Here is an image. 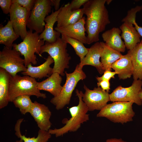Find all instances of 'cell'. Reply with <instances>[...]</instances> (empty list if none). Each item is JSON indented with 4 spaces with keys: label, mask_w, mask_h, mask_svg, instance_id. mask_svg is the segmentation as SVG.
Listing matches in <instances>:
<instances>
[{
    "label": "cell",
    "mask_w": 142,
    "mask_h": 142,
    "mask_svg": "<svg viewBox=\"0 0 142 142\" xmlns=\"http://www.w3.org/2000/svg\"><path fill=\"white\" fill-rule=\"evenodd\" d=\"M11 75L0 68V109L7 106L9 102V93Z\"/></svg>",
    "instance_id": "obj_24"
},
{
    "label": "cell",
    "mask_w": 142,
    "mask_h": 142,
    "mask_svg": "<svg viewBox=\"0 0 142 142\" xmlns=\"http://www.w3.org/2000/svg\"><path fill=\"white\" fill-rule=\"evenodd\" d=\"M139 96L140 99L142 101V89L139 92Z\"/></svg>",
    "instance_id": "obj_38"
},
{
    "label": "cell",
    "mask_w": 142,
    "mask_h": 142,
    "mask_svg": "<svg viewBox=\"0 0 142 142\" xmlns=\"http://www.w3.org/2000/svg\"><path fill=\"white\" fill-rule=\"evenodd\" d=\"M61 38L67 43L70 44L74 48L77 55L82 61L88 53L89 48L85 47L83 44L75 39L64 35H61Z\"/></svg>",
    "instance_id": "obj_28"
},
{
    "label": "cell",
    "mask_w": 142,
    "mask_h": 142,
    "mask_svg": "<svg viewBox=\"0 0 142 142\" xmlns=\"http://www.w3.org/2000/svg\"><path fill=\"white\" fill-rule=\"evenodd\" d=\"M123 22L119 28L122 32L121 37L124 40L126 48L131 50L141 42V36L129 20L124 18L122 20Z\"/></svg>",
    "instance_id": "obj_17"
},
{
    "label": "cell",
    "mask_w": 142,
    "mask_h": 142,
    "mask_svg": "<svg viewBox=\"0 0 142 142\" xmlns=\"http://www.w3.org/2000/svg\"><path fill=\"white\" fill-rule=\"evenodd\" d=\"M121 32L119 28L113 27L104 32L102 37L105 43L109 47L120 52H124L126 47L120 35Z\"/></svg>",
    "instance_id": "obj_20"
},
{
    "label": "cell",
    "mask_w": 142,
    "mask_h": 142,
    "mask_svg": "<svg viewBox=\"0 0 142 142\" xmlns=\"http://www.w3.org/2000/svg\"><path fill=\"white\" fill-rule=\"evenodd\" d=\"M62 79L59 73H54L46 79L37 82V87L40 90L47 91L55 97L59 95L62 89L61 84Z\"/></svg>",
    "instance_id": "obj_21"
},
{
    "label": "cell",
    "mask_w": 142,
    "mask_h": 142,
    "mask_svg": "<svg viewBox=\"0 0 142 142\" xmlns=\"http://www.w3.org/2000/svg\"><path fill=\"white\" fill-rule=\"evenodd\" d=\"M112 1L111 0H106V3L108 5H109Z\"/></svg>",
    "instance_id": "obj_39"
},
{
    "label": "cell",
    "mask_w": 142,
    "mask_h": 142,
    "mask_svg": "<svg viewBox=\"0 0 142 142\" xmlns=\"http://www.w3.org/2000/svg\"><path fill=\"white\" fill-rule=\"evenodd\" d=\"M132 102H114L106 105L97 114L98 117H105L114 123L122 124L132 121L135 115Z\"/></svg>",
    "instance_id": "obj_5"
},
{
    "label": "cell",
    "mask_w": 142,
    "mask_h": 142,
    "mask_svg": "<svg viewBox=\"0 0 142 142\" xmlns=\"http://www.w3.org/2000/svg\"><path fill=\"white\" fill-rule=\"evenodd\" d=\"M111 68L118 75L120 79H125L131 77L133 74V67L129 54L122 55L111 65Z\"/></svg>",
    "instance_id": "obj_22"
},
{
    "label": "cell",
    "mask_w": 142,
    "mask_h": 142,
    "mask_svg": "<svg viewBox=\"0 0 142 142\" xmlns=\"http://www.w3.org/2000/svg\"><path fill=\"white\" fill-rule=\"evenodd\" d=\"M20 53L13 49L4 47L0 51V68H3L14 76L17 73L25 71L27 69L24 59Z\"/></svg>",
    "instance_id": "obj_9"
},
{
    "label": "cell",
    "mask_w": 142,
    "mask_h": 142,
    "mask_svg": "<svg viewBox=\"0 0 142 142\" xmlns=\"http://www.w3.org/2000/svg\"><path fill=\"white\" fill-rule=\"evenodd\" d=\"M88 0H73L70 3V7L71 10L74 11L80 9L82 6H84Z\"/></svg>",
    "instance_id": "obj_34"
},
{
    "label": "cell",
    "mask_w": 142,
    "mask_h": 142,
    "mask_svg": "<svg viewBox=\"0 0 142 142\" xmlns=\"http://www.w3.org/2000/svg\"><path fill=\"white\" fill-rule=\"evenodd\" d=\"M23 119H18L15 124L14 130L15 135L19 138L23 140V142H47L51 137V134L48 131L39 129L38 132L37 137H27L22 135L20 131V126L23 120Z\"/></svg>",
    "instance_id": "obj_27"
},
{
    "label": "cell",
    "mask_w": 142,
    "mask_h": 142,
    "mask_svg": "<svg viewBox=\"0 0 142 142\" xmlns=\"http://www.w3.org/2000/svg\"><path fill=\"white\" fill-rule=\"evenodd\" d=\"M31 96L22 95L17 97L13 101L16 107L18 108L21 113L25 114L29 113L33 106V102L30 98Z\"/></svg>",
    "instance_id": "obj_29"
},
{
    "label": "cell",
    "mask_w": 142,
    "mask_h": 142,
    "mask_svg": "<svg viewBox=\"0 0 142 142\" xmlns=\"http://www.w3.org/2000/svg\"><path fill=\"white\" fill-rule=\"evenodd\" d=\"M50 0H36L27 21V27L38 34L44 31L45 19L52 11Z\"/></svg>",
    "instance_id": "obj_8"
},
{
    "label": "cell",
    "mask_w": 142,
    "mask_h": 142,
    "mask_svg": "<svg viewBox=\"0 0 142 142\" xmlns=\"http://www.w3.org/2000/svg\"><path fill=\"white\" fill-rule=\"evenodd\" d=\"M36 1V0H12V3H16L19 6L25 8L27 11L29 18Z\"/></svg>",
    "instance_id": "obj_30"
},
{
    "label": "cell",
    "mask_w": 142,
    "mask_h": 142,
    "mask_svg": "<svg viewBox=\"0 0 142 142\" xmlns=\"http://www.w3.org/2000/svg\"><path fill=\"white\" fill-rule=\"evenodd\" d=\"M130 55L133 67L134 80H142V41L128 52Z\"/></svg>",
    "instance_id": "obj_23"
},
{
    "label": "cell",
    "mask_w": 142,
    "mask_h": 142,
    "mask_svg": "<svg viewBox=\"0 0 142 142\" xmlns=\"http://www.w3.org/2000/svg\"><path fill=\"white\" fill-rule=\"evenodd\" d=\"M35 79L28 75L18 74L11 77L9 93V102H13L17 97L22 95H34L37 98L45 99V93H41L37 87Z\"/></svg>",
    "instance_id": "obj_4"
},
{
    "label": "cell",
    "mask_w": 142,
    "mask_h": 142,
    "mask_svg": "<svg viewBox=\"0 0 142 142\" xmlns=\"http://www.w3.org/2000/svg\"><path fill=\"white\" fill-rule=\"evenodd\" d=\"M19 37L15 32L10 20L4 26L0 24V44L4 45L6 47L12 49L13 42Z\"/></svg>",
    "instance_id": "obj_26"
},
{
    "label": "cell",
    "mask_w": 142,
    "mask_h": 142,
    "mask_svg": "<svg viewBox=\"0 0 142 142\" xmlns=\"http://www.w3.org/2000/svg\"><path fill=\"white\" fill-rule=\"evenodd\" d=\"M61 7L57 11H52L51 14L47 16L44 22H46L44 29L42 33L39 35V38L43 40L45 42L52 43L55 42L60 37V34L54 29L55 23L57 21V17Z\"/></svg>",
    "instance_id": "obj_18"
},
{
    "label": "cell",
    "mask_w": 142,
    "mask_h": 142,
    "mask_svg": "<svg viewBox=\"0 0 142 142\" xmlns=\"http://www.w3.org/2000/svg\"><path fill=\"white\" fill-rule=\"evenodd\" d=\"M15 142H23V141L22 140L20 139L19 140H16Z\"/></svg>",
    "instance_id": "obj_40"
},
{
    "label": "cell",
    "mask_w": 142,
    "mask_h": 142,
    "mask_svg": "<svg viewBox=\"0 0 142 142\" xmlns=\"http://www.w3.org/2000/svg\"><path fill=\"white\" fill-rule=\"evenodd\" d=\"M86 18L84 16L72 24L63 27L54 28L61 35L76 39L83 44H87V38L85 36V28Z\"/></svg>",
    "instance_id": "obj_14"
},
{
    "label": "cell",
    "mask_w": 142,
    "mask_h": 142,
    "mask_svg": "<svg viewBox=\"0 0 142 142\" xmlns=\"http://www.w3.org/2000/svg\"><path fill=\"white\" fill-rule=\"evenodd\" d=\"M29 113L33 117L39 129L48 131L52 124L50 120L51 113L44 104L35 101Z\"/></svg>",
    "instance_id": "obj_13"
},
{
    "label": "cell",
    "mask_w": 142,
    "mask_h": 142,
    "mask_svg": "<svg viewBox=\"0 0 142 142\" xmlns=\"http://www.w3.org/2000/svg\"><path fill=\"white\" fill-rule=\"evenodd\" d=\"M67 47V43L60 37L53 43L45 42L41 47L40 54L42 55L44 52L47 53L54 61L52 73L57 72L63 76L65 69L69 68L71 58L68 53Z\"/></svg>",
    "instance_id": "obj_3"
},
{
    "label": "cell",
    "mask_w": 142,
    "mask_h": 142,
    "mask_svg": "<svg viewBox=\"0 0 142 142\" xmlns=\"http://www.w3.org/2000/svg\"><path fill=\"white\" fill-rule=\"evenodd\" d=\"M12 4V0H0V6L4 14L9 13Z\"/></svg>",
    "instance_id": "obj_32"
},
{
    "label": "cell",
    "mask_w": 142,
    "mask_h": 142,
    "mask_svg": "<svg viewBox=\"0 0 142 142\" xmlns=\"http://www.w3.org/2000/svg\"><path fill=\"white\" fill-rule=\"evenodd\" d=\"M9 14L15 32L23 40L27 34L26 27L28 18L27 10L16 3H12Z\"/></svg>",
    "instance_id": "obj_12"
},
{
    "label": "cell",
    "mask_w": 142,
    "mask_h": 142,
    "mask_svg": "<svg viewBox=\"0 0 142 142\" xmlns=\"http://www.w3.org/2000/svg\"><path fill=\"white\" fill-rule=\"evenodd\" d=\"M136 14L135 11H130L127 13L126 17L134 25L135 29L142 38V27L139 26L136 22ZM141 40L142 41V39Z\"/></svg>",
    "instance_id": "obj_31"
},
{
    "label": "cell",
    "mask_w": 142,
    "mask_h": 142,
    "mask_svg": "<svg viewBox=\"0 0 142 142\" xmlns=\"http://www.w3.org/2000/svg\"><path fill=\"white\" fill-rule=\"evenodd\" d=\"M45 61L40 65L34 67L30 63L27 67L26 70L22 72L24 75H28L34 78L41 79L49 77L52 74L53 68L50 65L54 63L53 59L49 55L45 59Z\"/></svg>",
    "instance_id": "obj_19"
},
{
    "label": "cell",
    "mask_w": 142,
    "mask_h": 142,
    "mask_svg": "<svg viewBox=\"0 0 142 142\" xmlns=\"http://www.w3.org/2000/svg\"><path fill=\"white\" fill-rule=\"evenodd\" d=\"M57 17V27L60 28L72 24L79 21L83 17V8L72 11L69 2L61 6Z\"/></svg>",
    "instance_id": "obj_16"
},
{
    "label": "cell",
    "mask_w": 142,
    "mask_h": 142,
    "mask_svg": "<svg viewBox=\"0 0 142 142\" xmlns=\"http://www.w3.org/2000/svg\"><path fill=\"white\" fill-rule=\"evenodd\" d=\"M106 142H128L123 140L121 138H112L106 140Z\"/></svg>",
    "instance_id": "obj_37"
},
{
    "label": "cell",
    "mask_w": 142,
    "mask_h": 142,
    "mask_svg": "<svg viewBox=\"0 0 142 142\" xmlns=\"http://www.w3.org/2000/svg\"><path fill=\"white\" fill-rule=\"evenodd\" d=\"M66 75L65 84L62 86L60 93L57 96L54 97L50 102L55 106L56 109L59 110L63 108L68 105L70 100L72 93L78 83L86 77L85 73L77 64L73 72L68 73L65 72Z\"/></svg>",
    "instance_id": "obj_7"
},
{
    "label": "cell",
    "mask_w": 142,
    "mask_h": 142,
    "mask_svg": "<svg viewBox=\"0 0 142 142\" xmlns=\"http://www.w3.org/2000/svg\"><path fill=\"white\" fill-rule=\"evenodd\" d=\"M142 80H134L132 85L127 87L121 85L117 87L109 94L110 101L125 102H132L138 105L142 104V101L139 94L142 89Z\"/></svg>",
    "instance_id": "obj_10"
},
{
    "label": "cell",
    "mask_w": 142,
    "mask_h": 142,
    "mask_svg": "<svg viewBox=\"0 0 142 142\" xmlns=\"http://www.w3.org/2000/svg\"><path fill=\"white\" fill-rule=\"evenodd\" d=\"M97 85L98 87L100 88L103 90L109 92L110 89L109 80H104L99 82H98Z\"/></svg>",
    "instance_id": "obj_35"
},
{
    "label": "cell",
    "mask_w": 142,
    "mask_h": 142,
    "mask_svg": "<svg viewBox=\"0 0 142 142\" xmlns=\"http://www.w3.org/2000/svg\"><path fill=\"white\" fill-rule=\"evenodd\" d=\"M85 92L82 95V100L87 106L88 111L100 110L109 101H110L109 92L100 87L91 90L84 85Z\"/></svg>",
    "instance_id": "obj_11"
},
{
    "label": "cell",
    "mask_w": 142,
    "mask_h": 142,
    "mask_svg": "<svg viewBox=\"0 0 142 142\" xmlns=\"http://www.w3.org/2000/svg\"><path fill=\"white\" fill-rule=\"evenodd\" d=\"M106 2V0H88L83 6L84 14L87 17L85 28L87 44L98 42L99 33L110 22Z\"/></svg>",
    "instance_id": "obj_1"
},
{
    "label": "cell",
    "mask_w": 142,
    "mask_h": 142,
    "mask_svg": "<svg viewBox=\"0 0 142 142\" xmlns=\"http://www.w3.org/2000/svg\"><path fill=\"white\" fill-rule=\"evenodd\" d=\"M52 6H53L55 11H58L60 8V0H50Z\"/></svg>",
    "instance_id": "obj_36"
},
{
    "label": "cell",
    "mask_w": 142,
    "mask_h": 142,
    "mask_svg": "<svg viewBox=\"0 0 142 142\" xmlns=\"http://www.w3.org/2000/svg\"><path fill=\"white\" fill-rule=\"evenodd\" d=\"M103 50V47L100 42H95L89 48L87 54L78 64L79 67L82 68L85 65H90L95 67L100 74L103 73L105 70L100 61Z\"/></svg>",
    "instance_id": "obj_15"
},
{
    "label": "cell",
    "mask_w": 142,
    "mask_h": 142,
    "mask_svg": "<svg viewBox=\"0 0 142 142\" xmlns=\"http://www.w3.org/2000/svg\"><path fill=\"white\" fill-rule=\"evenodd\" d=\"M39 34L33 31H27V35L23 41L18 44H13V49L19 52L24 57L25 66L30 64L34 65L37 63L35 53L42 57L40 54L41 47L44 44V41L39 38Z\"/></svg>",
    "instance_id": "obj_6"
},
{
    "label": "cell",
    "mask_w": 142,
    "mask_h": 142,
    "mask_svg": "<svg viewBox=\"0 0 142 142\" xmlns=\"http://www.w3.org/2000/svg\"><path fill=\"white\" fill-rule=\"evenodd\" d=\"M116 74L117 73L115 71L112 72L110 70H106L104 71L102 76L97 77L96 78L98 82L104 80H110L111 78H114V75Z\"/></svg>",
    "instance_id": "obj_33"
},
{
    "label": "cell",
    "mask_w": 142,
    "mask_h": 142,
    "mask_svg": "<svg viewBox=\"0 0 142 142\" xmlns=\"http://www.w3.org/2000/svg\"><path fill=\"white\" fill-rule=\"evenodd\" d=\"M75 92L79 99V103L77 105L69 108L71 118L69 120L66 118L62 120V122L65 125L62 128L50 129L48 131L51 134L54 135L56 137L63 136L69 132L77 131L80 128L81 124L89 120V115L87 114L89 111L82 100L83 93L78 89L76 90Z\"/></svg>",
    "instance_id": "obj_2"
},
{
    "label": "cell",
    "mask_w": 142,
    "mask_h": 142,
    "mask_svg": "<svg viewBox=\"0 0 142 142\" xmlns=\"http://www.w3.org/2000/svg\"><path fill=\"white\" fill-rule=\"evenodd\" d=\"M103 47L101 62L105 71L112 70V65L123 55L120 52L113 49L105 43L100 42Z\"/></svg>",
    "instance_id": "obj_25"
}]
</instances>
